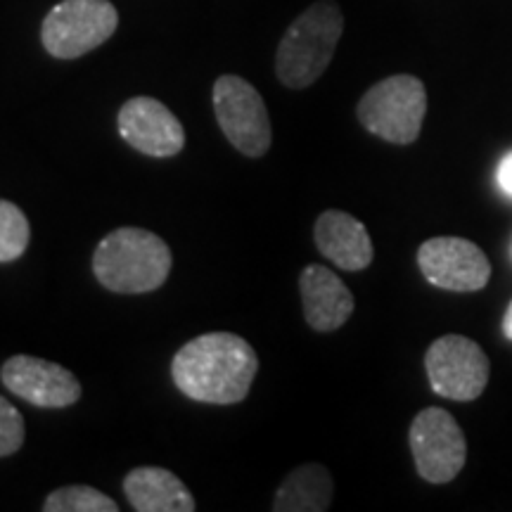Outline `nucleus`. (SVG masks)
I'll return each mask as SVG.
<instances>
[{"label":"nucleus","instance_id":"aec40b11","mask_svg":"<svg viewBox=\"0 0 512 512\" xmlns=\"http://www.w3.org/2000/svg\"><path fill=\"white\" fill-rule=\"evenodd\" d=\"M503 335L512 342V302H510L508 311H505V316H503Z\"/></svg>","mask_w":512,"mask_h":512},{"label":"nucleus","instance_id":"2eb2a0df","mask_svg":"<svg viewBox=\"0 0 512 512\" xmlns=\"http://www.w3.org/2000/svg\"><path fill=\"white\" fill-rule=\"evenodd\" d=\"M335 484L330 472L318 463H306L292 470L278 486L273 498L275 512H323L330 508Z\"/></svg>","mask_w":512,"mask_h":512},{"label":"nucleus","instance_id":"20e7f679","mask_svg":"<svg viewBox=\"0 0 512 512\" xmlns=\"http://www.w3.org/2000/svg\"><path fill=\"white\" fill-rule=\"evenodd\" d=\"M356 114L373 136L394 145H411L418 140L427 114L425 83L411 74L389 76L368 88Z\"/></svg>","mask_w":512,"mask_h":512},{"label":"nucleus","instance_id":"1a4fd4ad","mask_svg":"<svg viewBox=\"0 0 512 512\" xmlns=\"http://www.w3.org/2000/svg\"><path fill=\"white\" fill-rule=\"evenodd\" d=\"M418 266L427 283L448 292H477L491 278V264L475 242L441 235L422 242Z\"/></svg>","mask_w":512,"mask_h":512},{"label":"nucleus","instance_id":"dca6fc26","mask_svg":"<svg viewBox=\"0 0 512 512\" xmlns=\"http://www.w3.org/2000/svg\"><path fill=\"white\" fill-rule=\"evenodd\" d=\"M46 512H117L119 505L102 491L86 484L62 486L43 503Z\"/></svg>","mask_w":512,"mask_h":512},{"label":"nucleus","instance_id":"7ed1b4c3","mask_svg":"<svg viewBox=\"0 0 512 512\" xmlns=\"http://www.w3.org/2000/svg\"><path fill=\"white\" fill-rule=\"evenodd\" d=\"M342 31L344 17L335 0L309 5L280 38L275 53L278 81L292 91L313 86L330 67Z\"/></svg>","mask_w":512,"mask_h":512},{"label":"nucleus","instance_id":"6e6552de","mask_svg":"<svg viewBox=\"0 0 512 512\" xmlns=\"http://www.w3.org/2000/svg\"><path fill=\"white\" fill-rule=\"evenodd\" d=\"M408 441L418 475L425 482L448 484L463 470L467 458L465 434L444 408H425L415 415Z\"/></svg>","mask_w":512,"mask_h":512},{"label":"nucleus","instance_id":"ddd939ff","mask_svg":"<svg viewBox=\"0 0 512 512\" xmlns=\"http://www.w3.org/2000/svg\"><path fill=\"white\" fill-rule=\"evenodd\" d=\"M313 240L318 252L342 271H363L373 264L375 249L368 228L347 211H323L313 226Z\"/></svg>","mask_w":512,"mask_h":512},{"label":"nucleus","instance_id":"f257e3e1","mask_svg":"<svg viewBox=\"0 0 512 512\" xmlns=\"http://www.w3.org/2000/svg\"><path fill=\"white\" fill-rule=\"evenodd\" d=\"M259 373V356L233 332H207L190 339L171 361L176 389L192 401L230 406L240 403Z\"/></svg>","mask_w":512,"mask_h":512},{"label":"nucleus","instance_id":"a211bd4d","mask_svg":"<svg viewBox=\"0 0 512 512\" xmlns=\"http://www.w3.org/2000/svg\"><path fill=\"white\" fill-rule=\"evenodd\" d=\"M24 437H27V427H24L22 413L5 396H0V458L17 453L24 444Z\"/></svg>","mask_w":512,"mask_h":512},{"label":"nucleus","instance_id":"f3484780","mask_svg":"<svg viewBox=\"0 0 512 512\" xmlns=\"http://www.w3.org/2000/svg\"><path fill=\"white\" fill-rule=\"evenodd\" d=\"M31 240L29 219L8 200H0V264H10L27 252Z\"/></svg>","mask_w":512,"mask_h":512},{"label":"nucleus","instance_id":"423d86ee","mask_svg":"<svg viewBox=\"0 0 512 512\" xmlns=\"http://www.w3.org/2000/svg\"><path fill=\"white\" fill-rule=\"evenodd\" d=\"M214 112L228 143L245 157L259 159L273 143L266 102L242 76L226 74L214 83Z\"/></svg>","mask_w":512,"mask_h":512},{"label":"nucleus","instance_id":"0eeeda50","mask_svg":"<svg viewBox=\"0 0 512 512\" xmlns=\"http://www.w3.org/2000/svg\"><path fill=\"white\" fill-rule=\"evenodd\" d=\"M430 387L451 401H475L489 384L491 366L484 349L470 337L444 335L425 354Z\"/></svg>","mask_w":512,"mask_h":512},{"label":"nucleus","instance_id":"9d476101","mask_svg":"<svg viewBox=\"0 0 512 512\" xmlns=\"http://www.w3.org/2000/svg\"><path fill=\"white\" fill-rule=\"evenodd\" d=\"M117 126L119 136L140 155L169 159L185 147V131L176 114L164 102L147 95L131 98L121 105Z\"/></svg>","mask_w":512,"mask_h":512},{"label":"nucleus","instance_id":"4468645a","mask_svg":"<svg viewBox=\"0 0 512 512\" xmlns=\"http://www.w3.org/2000/svg\"><path fill=\"white\" fill-rule=\"evenodd\" d=\"M124 494L138 512H192L197 508L188 486L164 467L143 465L128 472Z\"/></svg>","mask_w":512,"mask_h":512},{"label":"nucleus","instance_id":"39448f33","mask_svg":"<svg viewBox=\"0 0 512 512\" xmlns=\"http://www.w3.org/2000/svg\"><path fill=\"white\" fill-rule=\"evenodd\" d=\"M119 27L110 0H62L43 19V48L57 60H76L100 48Z\"/></svg>","mask_w":512,"mask_h":512},{"label":"nucleus","instance_id":"f03ea898","mask_svg":"<svg viewBox=\"0 0 512 512\" xmlns=\"http://www.w3.org/2000/svg\"><path fill=\"white\" fill-rule=\"evenodd\" d=\"M93 273L114 294L155 292L171 273V249L150 230L119 228L95 247Z\"/></svg>","mask_w":512,"mask_h":512},{"label":"nucleus","instance_id":"9b49d317","mask_svg":"<svg viewBox=\"0 0 512 512\" xmlns=\"http://www.w3.org/2000/svg\"><path fill=\"white\" fill-rule=\"evenodd\" d=\"M12 394L36 408H69L81 399V382L60 363L34 356H12L0 370Z\"/></svg>","mask_w":512,"mask_h":512},{"label":"nucleus","instance_id":"6ab92c4d","mask_svg":"<svg viewBox=\"0 0 512 512\" xmlns=\"http://www.w3.org/2000/svg\"><path fill=\"white\" fill-rule=\"evenodd\" d=\"M496 183L503 190V195H508L512 200V150L505 152L496 169Z\"/></svg>","mask_w":512,"mask_h":512},{"label":"nucleus","instance_id":"f8f14e48","mask_svg":"<svg viewBox=\"0 0 512 512\" xmlns=\"http://www.w3.org/2000/svg\"><path fill=\"white\" fill-rule=\"evenodd\" d=\"M304 318L316 332H335L342 328L356 309L354 294L344 280L330 268L311 264L299 275Z\"/></svg>","mask_w":512,"mask_h":512}]
</instances>
